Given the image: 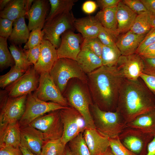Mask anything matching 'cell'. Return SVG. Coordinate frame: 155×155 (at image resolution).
Masks as SVG:
<instances>
[{
    "label": "cell",
    "mask_w": 155,
    "mask_h": 155,
    "mask_svg": "<svg viewBox=\"0 0 155 155\" xmlns=\"http://www.w3.org/2000/svg\"><path fill=\"white\" fill-rule=\"evenodd\" d=\"M121 55L117 45H103L101 56L102 65L110 67L116 66Z\"/></svg>",
    "instance_id": "f546056e"
},
{
    "label": "cell",
    "mask_w": 155,
    "mask_h": 155,
    "mask_svg": "<svg viewBox=\"0 0 155 155\" xmlns=\"http://www.w3.org/2000/svg\"><path fill=\"white\" fill-rule=\"evenodd\" d=\"M50 10L46 20L62 13L71 11L77 0H49Z\"/></svg>",
    "instance_id": "f1b7e54d"
},
{
    "label": "cell",
    "mask_w": 155,
    "mask_h": 155,
    "mask_svg": "<svg viewBox=\"0 0 155 155\" xmlns=\"http://www.w3.org/2000/svg\"><path fill=\"white\" fill-rule=\"evenodd\" d=\"M68 143L71 155H91L83 133L79 134Z\"/></svg>",
    "instance_id": "836d02e7"
},
{
    "label": "cell",
    "mask_w": 155,
    "mask_h": 155,
    "mask_svg": "<svg viewBox=\"0 0 155 155\" xmlns=\"http://www.w3.org/2000/svg\"><path fill=\"white\" fill-rule=\"evenodd\" d=\"M139 55L146 57L155 58V43L148 46Z\"/></svg>",
    "instance_id": "f907efd6"
},
{
    "label": "cell",
    "mask_w": 155,
    "mask_h": 155,
    "mask_svg": "<svg viewBox=\"0 0 155 155\" xmlns=\"http://www.w3.org/2000/svg\"><path fill=\"white\" fill-rule=\"evenodd\" d=\"M15 65V61L9 51L7 39L0 36V69L1 71Z\"/></svg>",
    "instance_id": "e575fe53"
},
{
    "label": "cell",
    "mask_w": 155,
    "mask_h": 155,
    "mask_svg": "<svg viewBox=\"0 0 155 155\" xmlns=\"http://www.w3.org/2000/svg\"><path fill=\"white\" fill-rule=\"evenodd\" d=\"M40 45L27 50L23 49L24 52L28 59L34 66L36 64L39 58L40 53Z\"/></svg>",
    "instance_id": "ee69618b"
},
{
    "label": "cell",
    "mask_w": 155,
    "mask_h": 155,
    "mask_svg": "<svg viewBox=\"0 0 155 155\" xmlns=\"http://www.w3.org/2000/svg\"><path fill=\"white\" fill-rule=\"evenodd\" d=\"M49 2L47 0H34L26 15L28 19L29 30L43 28L48 15Z\"/></svg>",
    "instance_id": "d6986e66"
},
{
    "label": "cell",
    "mask_w": 155,
    "mask_h": 155,
    "mask_svg": "<svg viewBox=\"0 0 155 155\" xmlns=\"http://www.w3.org/2000/svg\"><path fill=\"white\" fill-rule=\"evenodd\" d=\"M27 95L12 97L5 90H0V125L19 121L25 111Z\"/></svg>",
    "instance_id": "52a82bcc"
},
{
    "label": "cell",
    "mask_w": 155,
    "mask_h": 155,
    "mask_svg": "<svg viewBox=\"0 0 155 155\" xmlns=\"http://www.w3.org/2000/svg\"><path fill=\"white\" fill-rule=\"evenodd\" d=\"M155 108V95L140 77L135 81L124 79L116 111L127 124L138 115Z\"/></svg>",
    "instance_id": "7a4b0ae2"
},
{
    "label": "cell",
    "mask_w": 155,
    "mask_h": 155,
    "mask_svg": "<svg viewBox=\"0 0 155 155\" xmlns=\"http://www.w3.org/2000/svg\"><path fill=\"white\" fill-rule=\"evenodd\" d=\"M66 107L54 102L42 101L34 94H28L24 112L19 121L20 127L28 125L35 119L47 113Z\"/></svg>",
    "instance_id": "ba28073f"
},
{
    "label": "cell",
    "mask_w": 155,
    "mask_h": 155,
    "mask_svg": "<svg viewBox=\"0 0 155 155\" xmlns=\"http://www.w3.org/2000/svg\"><path fill=\"white\" fill-rule=\"evenodd\" d=\"M12 32L8 38L11 43L21 46L27 41L30 34V30L26 24L25 16L18 18L13 22Z\"/></svg>",
    "instance_id": "d4e9b609"
},
{
    "label": "cell",
    "mask_w": 155,
    "mask_h": 155,
    "mask_svg": "<svg viewBox=\"0 0 155 155\" xmlns=\"http://www.w3.org/2000/svg\"><path fill=\"white\" fill-rule=\"evenodd\" d=\"M123 2L137 15L148 12L141 0H123Z\"/></svg>",
    "instance_id": "60d3db41"
},
{
    "label": "cell",
    "mask_w": 155,
    "mask_h": 155,
    "mask_svg": "<svg viewBox=\"0 0 155 155\" xmlns=\"http://www.w3.org/2000/svg\"><path fill=\"white\" fill-rule=\"evenodd\" d=\"M101 155H114L110 148L109 150L104 154Z\"/></svg>",
    "instance_id": "680465c9"
},
{
    "label": "cell",
    "mask_w": 155,
    "mask_h": 155,
    "mask_svg": "<svg viewBox=\"0 0 155 155\" xmlns=\"http://www.w3.org/2000/svg\"><path fill=\"white\" fill-rule=\"evenodd\" d=\"M34 0H25V7L26 11V16L27 13L30 10L32 4L33 3Z\"/></svg>",
    "instance_id": "db71d44e"
},
{
    "label": "cell",
    "mask_w": 155,
    "mask_h": 155,
    "mask_svg": "<svg viewBox=\"0 0 155 155\" xmlns=\"http://www.w3.org/2000/svg\"><path fill=\"white\" fill-rule=\"evenodd\" d=\"M49 73L62 94L69 81L72 79L77 78L87 83V74L81 69L76 61L72 59H58Z\"/></svg>",
    "instance_id": "5b68a950"
},
{
    "label": "cell",
    "mask_w": 155,
    "mask_h": 155,
    "mask_svg": "<svg viewBox=\"0 0 155 155\" xmlns=\"http://www.w3.org/2000/svg\"><path fill=\"white\" fill-rule=\"evenodd\" d=\"M140 78L155 95V76L142 73L140 75Z\"/></svg>",
    "instance_id": "bcb514c9"
},
{
    "label": "cell",
    "mask_w": 155,
    "mask_h": 155,
    "mask_svg": "<svg viewBox=\"0 0 155 155\" xmlns=\"http://www.w3.org/2000/svg\"><path fill=\"white\" fill-rule=\"evenodd\" d=\"M25 72L15 65L11 67L7 73L0 76V87L5 88L16 81Z\"/></svg>",
    "instance_id": "d590c367"
},
{
    "label": "cell",
    "mask_w": 155,
    "mask_h": 155,
    "mask_svg": "<svg viewBox=\"0 0 155 155\" xmlns=\"http://www.w3.org/2000/svg\"><path fill=\"white\" fill-rule=\"evenodd\" d=\"M144 65L142 73L155 76V58L142 57Z\"/></svg>",
    "instance_id": "f6af8a7d"
},
{
    "label": "cell",
    "mask_w": 155,
    "mask_h": 155,
    "mask_svg": "<svg viewBox=\"0 0 155 155\" xmlns=\"http://www.w3.org/2000/svg\"><path fill=\"white\" fill-rule=\"evenodd\" d=\"M154 43H155V28H152L145 36L135 53L140 54L147 47Z\"/></svg>",
    "instance_id": "b9f144b4"
},
{
    "label": "cell",
    "mask_w": 155,
    "mask_h": 155,
    "mask_svg": "<svg viewBox=\"0 0 155 155\" xmlns=\"http://www.w3.org/2000/svg\"><path fill=\"white\" fill-rule=\"evenodd\" d=\"M44 33L40 28L32 30L30 33L27 42L24 47V49L27 50L40 45L43 40Z\"/></svg>",
    "instance_id": "f35d334b"
},
{
    "label": "cell",
    "mask_w": 155,
    "mask_h": 155,
    "mask_svg": "<svg viewBox=\"0 0 155 155\" xmlns=\"http://www.w3.org/2000/svg\"><path fill=\"white\" fill-rule=\"evenodd\" d=\"M117 8L116 6L100 10L94 17L102 26L117 32Z\"/></svg>",
    "instance_id": "83f0119b"
},
{
    "label": "cell",
    "mask_w": 155,
    "mask_h": 155,
    "mask_svg": "<svg viewBox=\"0 0 155 155\" xmlns=\"http://www.w3.org/2000/svg\"><path fill=\"white\" fill-rule=\"evenodd\" d=\"M146 35L136 34L130 30L119 35L116 45L121 55H128L135 53Z\"/></svg>",
    "instance_id": "44dd1931"
},
{
    "label": "cell",
    "mask_w": 155,
    "mask_h": 155,
    "mask_svg": "<svg viewBox=\"0 0 155 155\" xmlns=\"http://www.w3.org/2000/svg\"><path fill=\"white\" fill-rule=\"evenodd\" d=\"M83 136L91 155H101L110 148L109 138L95 128H86Z\"/></svg>",
    "instance_id": "ac0fdd59"
},
{
    "label": "cell",
    "mask_w": 155,
    "mask_h": 155,
    "mask_svg": "<svg viewBox=\"0 0 155 155\" xmlns=\"http://www.w3.org/2000/svg\"><path fill=\"white\" fill-rule=\"evenodd\" d=\"M25 0H11L4 9L0 11V18L14 21L26 16Z\"/></svg>",
    "instance_id": "4316f807"
},
{
    "label": "cell",
    "mask_w": 155,
    "mask_h": 155,
    "mask_svg": "<svg viewBox=\"0 0 155 155\" xmlns=\"http://www.w3.org/2000/svg\"><path fill=\"white\" fill-rule=\"evenodd\" d=\"M150 18L152 28H155V15L150 14Z\"/></svg>",
    "instance_id": "6f0895ef"
},
{
    "label": "cell",
    "mask_w": 155,
    "mask_h": 155,
    "mask_svg": "<svg viewBox=\"0 0 155 155\" xmlns=\"http://www.w3.org/2000/svg\"><path fill=\"white\" fill-rule=\"evenodd\" d=\"M63 126L61 138L65 145L86 128L84 120L81 114L75 108L70 106L59 110Z\"/></svg>",
    "instance_id": "30bf717a"
},
{
    "label": "cell",
    "mask_w": 155,
    "mask_h": 155,
    "mask_svg": "<svg viewBox=\"0 0 155 155\" xmlns=\"http://www.w3.org/2000/svg\"><path fill=\"white\" fill-rule=\"evenodd\" d=\"M13 22L6 18H0V37L8 38L12 31Z\"/></svg>",
    "instance_id": "7bdbcfd3"
},
{
    "label": "cell",
    "mask_w": 155,
    "mask_h": 155,
    "mask_svg": "<svg viewBox=\"0 0 155 155\" xmlns=\"http://www.w3.org/2000/svg\"><path fill=\"white\" fill-rule=\"evenodd\" d=\"M152 28L148 11L137 16L130 30L139 35H146Z\"/></svg>",
    "instance_id": "4dcf8cb0"
},
{
    "label": "cell",
    "mask_w": 155,
    "mask_h": 155,
    "mask_svg": "<svg viewBox=\"0 0 155 155\" xmlns=\"http://www.w3.org/2000/svg\"><path fill=\"white\" fill-rule=\"evenodd\" d=\"M127 126L135 128L144 131L155 134V108L141 114L127 124Z\"/></svg>",
    "instance_id": "484cf974"
},
{
    "label": "cell",
    "mask_w": 155,
    "mask_h": 155,
    "mask_svg": "<svg viewBox=\"0 0 155 155\" xmlns=\"http://www.w3.org/2000/svg\"><path fill=\"white\" fill-rule=\"evenodd\" d=\"M116 15L119 35L130 30L137 15L121 0L117 6Z\"/></svg>",
    "instance_id": "603a6c76"
},
{
    "label": "cell",
    "mask_w": 155,
    "mask_h": 155,
    "mask_svg": "<svg viewBox=\"0 0 155 155\" xmlns=\"http://www.w3.org/2000/svg\"><path fill=\"white\" fill-rule=\"evenodd\" d=\"M0 155H23L20 148L0 147Z\"/></svg>",
    "instance_id": "c3c4849f"
},
{
    "label": "cell",
    "mask_w": 155,
    "mask_h": 155,
    "mask_svg": "<svg viewBox=\"0 0 155 155\" xmlns=\"http://www.w3.org/2000/svg\"><path fill=\"white\" fill-rule=\"evenodd\" d=\"M97 5L95 1H87L83 4L82 9L85 13L90 14L94 12L96 10Z\"/></svg>",
    "instance_id": "681fc988"
},
{
    "label": "cell",
    "mask_w": 155,
    "mask_h": 155,
    "mask_svg": "<svg viewBox=\"0 0 155 155\" xmlns=\"http://www.w3.org/2000/svg\"><path fill=\"white\" fill-rule=\"evenodd\" d=\"M20 146L27 148L36 155H40L42 147L46 142L42 132L30 125L20 127Z\"/></svg>",
    "instance_id": "2e32d148"
},
{
    "label": "cell",
    "mask_w": 155,
    "mask_h": 155,
    "mask_svg": "<svg viewBox=\"0 0 155 155\" xmlns=\"http://www.w3.org/2000/svg\"><path fill=\"white\" fill-rule=\"evenodd\" d=\"M59 110L41 116L28 125L42 132L46 141L61 138L63 134V126Z\"/></svg>",
    "instance_id": "8fae6325"
},
{
    "label": "cell",
    "mask_w": 155,
    "mask_h": 155,
    "mask_svg": "<svg viewBox=\"0 0 155 155\" xmlns=\"http://www.w3.org/2000/svg\"><path fill=\"white\" fill-rule=\"evenodd\" d=\"M75 19L71 11L46 20L42 30L43 40L49 41L57 49L61 43V35L67 30H75L74 23Z\"/></svg>",
    "instance_id": "8992f818"
},
{
    "label": "cell",
    "mask_w": 155,
    "mask_h": 155,
    "mask_svg": "<svg viewBox=\"0 0 155 155\" xmlns=\"http://www.w3.org/2000/svg\"><path fill=\"white\" fill-rule=\"evenodd\" d=\"M146 155H155V134L153 138L148 145Z\"/></svg>",
    "instance_id": "f5cc1de1"
},
{
    "label": "cell",
    "mask_w": 155,
    "mask_h": 155,
    "mask_svg": "<svg viewBox=\"0 0 155 155\" xmlns=\"http://www.w3.org/2000/svg\"><path fill=\"white\" fill-rule=\"evenodd\" d=\"M66 146L61 138L47 141L42 147L40 155H64Z\"/></svg>",
    "instance_id": "d6a6232c"
},
{
    "label": "cell",
    "mask_w": 155,
    "mask_h": 155,
    "mask_svg": "<svg viewBox=\"0 0 155 155\" xmlns=\"http://www.w3.org/2000/svg\"><path fill=\"white\" fill-rule=\"evenodd\" d=\"M74 26L84 39L97 37L102 26L94 16H90L75 19Z\"/></svg>",
    "instance_id": "7402d4cb"
},
{
    "label": "cell",
    "mask_w": 155,
    "mask_h": 155,
    "mask_svg": "<svg viewBox=\"0 0 155 155\" xmlns=\"http://www.w3.org/2000/svg\"><path fill=\"white\" fill-rule=\"evenodd\" d=\"M154 135L135 128L127 126L119 135L123 144L135 155H146Z\"/></svg>",
    "instance_id": "9c48e42d"
},
{
    "label": "cell",
    "mask_w": 155,
    "mask_h": 155,
    "mask_svg": "<svg viewBox=\"0 0 155 155\" xmlns=\"http://www.w3.org/2000/svg\"><path fill=\"white\" fill-rule=\"evenodd\" d=\"M38 59L34 68L40 75L50 72L58 59L57 49L49 41L43 40L40 44Z\"/></svg>",
    "instance_id": "e0dca14e"
},
{
    "label": "cell",
    "mask_w": 155,
    "mask_h": 155,
    "mask_svg": "<svg viewBox=\"0 0 155 155\" xmlns=\"http://www.w3.org/2000/svg\"><path fill=\"white\" fill-rule=\"evenodd\" d=\"M20 148L23 155H36L24 147L20 146Z\"/></svg>",
    "instance_id": "11a10c76"
},
{
    "label": "cell",
    "mask_w": 155,
    "mask_h": 155,
    "mask_svg": "<svg viewBox=\"0 0 155 155\" xmlns=\"http://www.w3.org/2000/svg\"><path fill=\"white\" fill-rule=\"evenodd\" d=\"M121 1L120 0H97L96 2L97 7L102 10L117 6Z\"/></svg>",
    "instance_id": "7dc6e473"
},
{
    "label": "cell",
    "mask_w": 155,
    "mask_h": 155,
    "mask_svg": "<svg viewBox=\"0 0 155 155\" xmlns=\"http://www.w3.org/2000/svg\"><path fill=\"white\" fill-rule=\"evenodd\" d=\"M9 48L14 59L16 67L26 72L33 65L28 59L21 46L19 47L13 43H11Z\"/></svg>",
    "instance_id": "1f68e13d"
},
{
    "label": "cell",
    "mask_w": 155,
    "mask_h": 155,
    "mask_svg": "<svg viewBox=\"0 0 155 155\" xmlns=\"http://www.w3.org/2000/svg\"><path fill=\"white\" fill-rule=\"evenodd\" d=\"M34 94L42 101H50L65 107H69L66 99L55 84L49 72L40 75L39 85Z\"/></svg>",
    "instance_id": "7c38bea8"
},
{
    "label": "cell",
    "mask_w": 155,
    "mask_h": 155,
    "mask_svg": "<svg viewBox=\"0 0 155 155\" xmlns=\"http://www.w3.org/2000/svg\"><path fill=\"white\" fill-rule=\"evenodd\" d=\"M119 35L117 32L102 26L97 37L103 45L115 46L116 45V43Z\"/></svg>",
    "instance_id": "8d00e7d4"
},
{
    "label": "cell",
    "mask_w": 155,
    "mask_h": 155,
    "mask_svg": "<svg viewBox=\"0 0 155 155\" xmlns=\"http://www.w3.org/2000/svg\"><path fill=\"white\" fill-rule=\"evenodd\" d=\"M116 66L125 79L135 81L143 72L144 65L141 56L134 53L128 55H121Z\"/></svg>",
    "instance_id": "5bb4252c"
},
{
    "label": "cell",
    "mask_w": 155,
    "mask_h": 155,
    "mask_svg": "<svg viewBox=\"0 0 155 155\" xmlns=\"http://www.w3.org/2000/svg\"><path fill=\"white\" fill-rule=\"evenodd\" d=\"M39 75L34 66H31L23 75L4 90L8 96L12 97H18L31 93L33 91H35L38 87L40 77Z\"/></svg>",
    "instance_id": "4fadbf2b"
},
{
    "label": "cell",
    "mask_w": 155,
    "mask_h": 155,
    "mask_svg": "<svg viewBox=\"0 0 155 155\" xmlns=\"http://www.w3.org/2000/svg\"><path fill=\"white\" fill-rule=\"evenodd\" d=\"M90 110L95 129L108 138L118 136L127 126L124 119L117 111H103L94 103L90 106Z\"/></svg>",
    "instance_id": "277c9868"
},
{
    "label": "cell",
    "mask_w": 155,
    "mask_h": 155,
    "mask_svg": "<svg viewBox=\"0 0 155 155\" xmlns=\"http://www.w3.org/2000/svg\"><path fill=\"white\" fill-rule=\"evenodd\" d=\"M78 65L86 74L90 73L102 65L101 58L91 51L82 49L77 58Z\"/></svg>",
    "instance_id": "cb8c5ba5"
},
{
    "label": "cell",
    "mask_w": 155,
    "mask_h": 155,
    "mask_svg": "<svg viewBox=\"0 0 155 155\" xmlns=\"http://www.w3.org/2000/svg\"><path fill=\"white\" fill-rule=\"evenodd\" d=\"M103 44L97 37L84 39L81 49H86L94 53L101 58Z\"/></svg>",
    "instance_id": "74e56055"
},
{
    "label": "cell",
    "mask_w": 155,
    "mask_h": 155,
    "mask_svg": "<svg viewBox=\"0 0 155 155\" xmlns=\"http://www.w3.org/2000/svg\"><path fill=\"white\" fill-rule=\"evenodd\" d=\"M87 75V84L94 103L103 111H116L124 79L116 66L102 65Z\"/></svg>",
    "instance_id": "6da1fadb"
},
{
    "label": "cell",
    "mask_w": 155,
    "mask_h": 155,
    "mask_svg": "<svg viewBox=\"0 0 155 155\" xmlns=\"http://www.w3.org/2000/svg\"><path fill=\"white\" fill-rule=\"evenodd\" d=\"M108 138L110 148L114 155H135L123 144L118 136Z\"/></svg>",
    "instance_id": "ab89813d"
},
{
    "label": "cell",
    "mask_w": 155,
    "mask_h": 155,
    "mask_svg": "<svg viewBox=\"0 0 155 155\" xmlns=\"http://www.w3.org/2000/svg\"><path fill=\"white\" fill-rule=\"evenodd\" d=\"M19 121L0 125V147L20 148L21 137Z\"/></svg>",
    "instance_id": "ffe728a7"
},
{
    "label": "cell",
    "mask_w": 155,
    "mask_h": 155,
    "mask_svg": "<svg viewBox=\"0 0 155 155\" xmlns=\"http://www.w3.org/2000/svg\"><path fill=\"white\" fill-rule=\"evenodd\" d=\"M148 11L151 15H155V0H141Z\"/></svg>",
    "instance_id": "816d5d0a"
},
{
    "label": "cell",
    "mask_w": 155,
    "mask_h": 155,
    "mask_svg": "<svg viewBox=\"0 0 155 155\" xmlns=\"http://www.w3.org/2000/svg\"><path fill=\"white\" fill-rule=\"evenodd\" d=\"M84 38L81 34L73 30H68L61 36L60 45L57 49L58 59L66 58L76 61L81 49Z\"/></svg>",
    "instance_id": "9a60e30c"
},
{
    "label": "cell",
    "mask_w": 155,
    "mask_h": 155,
    "mask_svg": "<svg viewBox=\"0 0 155 155\" xmlns=\"http://www.w3.org/2000/svg\"><path fill=\"white\" fill-rule=\"evenodd\" d=\"M11 0H0V10L1 11L3 10Z\"/></svg>",
    "instance_id": "9f6ffc18"
},
{
    "label": "cell",
    "mask_w": 155,
    "mask_h": 155,
    "mask_svg": "<svg viewBox=\"0 0 155 155\" xmlns=\"http://www.w3.org/2000/svg\"><path fill=\"white\" fill-rule=\"evenodd\" d=\"M63 95L69 105L82 115L86 128H95L90 110L93 101L87 83L77 78L72 79L69 81Z\"/></svg>",
    "instance_id": "3957f363"
},
{
    "label": "cell",
    "mask_w": 155,
    "mask_h": 155,
    "mask_svg": "<svg viewBox=\"0 0 155 155\" xmlns=\"http://www.w3.org/2000/svg\"><path fill=\"white\" fill-rule=\"evenodd\" d=\"M64 155H71L68 147L66 146V149Z\"/></svg>",
    "instance_id": "91938a15"
}]
</instances>
